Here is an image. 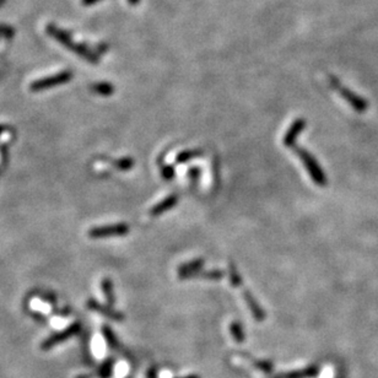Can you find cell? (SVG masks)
Masks as SVG:
<instances>
[{
    "label": "cell",
    "instance_id": "obj_1",
    "mask_svg": "<svg viewBox=\"0 0 378 378\" xmlns=\"http://www.w3.org/2000/svg\"><path fill=\"white\" fill-rule=\"evenodd\" d=\"M293 152H295V154L300 157V160L302 161L303 166L306 167L307 172L310 173L313 182L318 186H326L327 177L326 175H324L322 167L319 166L318 161H317L310 152L306 151L305 149H302V147L300 146H293Z\"/></svg>",
    "mask_w": 378,
    "mask_h": 378
},
{
    "label": "cell",
    "instance_id": "obj_2",
    "mask_svg": "<svg viewBox=\"0 0 378 378\" xmlns=\"http://www.w3.org/2000/svg\"><path fill=\"white\" fill-rule=\"evenodd\" d=\"M79 331H80V324L79 323L71 324V326H69L68 328L65 329V331H60V333L54 334V335H52V336H49L48 339H46V340L43 341L42 344H41V349H42L43 351H47V350L52 349V347L57 345V344L62 343V341L68 340L69 338H71L73 335L78 334Z\"/></svg>",
    "mask_w": 378,
    "mask_h": 378
},
{
    "label": "cell",
    "instance_id": "obj_3",
    "mask_svg": "<svg viewBox=\"0 0 378 378\" xmlns=\"http://www.w3.org/2000/svg\"><path fill=\"white\" fill-rule=\"evenodd\" d=\"M329 80H331V85L333 86V89H335V90L338 91V93L340 94L341 96L344 97V98L347 99V101H349L350 103H351L352 106L355 107V108H357V109L365 108V106H366V104H365V102L362 101V99L360 98V97H357L356 94H352L351 91L347 90V89L344 88V86L341 85L340 83H339L338 79H335V78H333V76H331V79H329Z\"/></svg>",
    "mask_w": 378,
    "mask_h": 378
},
{
    "label": "cell",
    "instance_id": "obj_4",
    "mask_svg": "<svg viewBox=\"0 0 378 378\" xmlns=\"http://www.w3.org/2000/svg\"><path fill=\"white\" fill-rule=\"evenodd\" d=\"M205 260L204 259H194L190 262L185 263V264L178 267V277L181 279H190L194 278L201 269H203Z\"/></svg>",
    "mask_w": 378,
    "mask_h": 378
},
{
    "label": "cell",
    "instance_id": "obj_5",
    "mask_svg": "<svg viewBox=\"0 0 378 378\" xmlns=\"http://www.w3.org/2000/svg\"><path fill=\"white\" fill-rule=\"evenodd\" d=\"M306 127V121L303 118H298L291 124V127L288 128V130L286 132L285 137H284V145L285 146H293L296 139H297L298 135L302 133V130Z\"/></svg>",
    "mask_w": 378,
    "mask_h": 378
},
{
    "label": "cell",
    "instance_id": "obj_6",
    "mask_svg": "<svg viewBox=\"0 0 378 378\" xmlns=\"http://www.w3.org/2000/svg\"><path fill=\"white\" fill-rule=\"evenodd\" d=\"M178 203V195L177 194H171V195L166 196L163 200H161L160 203H157L154 208L150 210V215L152 216H158L165 214L166 211L171 210L176 204Z\"/></svg>",
    "mask_w": 378,
    "mask_h": 378
},
{
    "label": "cell",
    "instance_id": "obj_7",
    "mask_svg": "<svg viewBox=\"0 0 378 378\" xmlns=\"http://www.w3.org/2000/svg\"><path fill=\"white\" fill-rule=\"evenodd\" d=\"M243 297L244 301H246L247 306H248L249 311L252 312L253 317H254L255 321L258 322H263L265 319V312L262 307H260L259 303L257 302L253 295L249 291H243Z\"/></svg>",
    "mask_w": 378,
    "mask_h": 378
},
{
    "label": "cell",
    "instance_id": "obj_8",
    "mask_svg": "<svg viewBox=\"0 0 378 378\" xmlns=\"http://www.w3.org/2000/svg\"><path fill=\"white\" fill-rule=\"evenodd\" d=\"M129 231V227L126 224H118V225H112V226H106L101 227V229H97L94 232V236H113V235H126Z\"/></svg>",
    "mask_w": 378,
    "mask_h": 378
},
{
    "label": "cell",
    "instance_id": "obj_9",
    "mask_svg": "<svg viewBox=\"0 0 378 378\" xmlns=\"http://www.w3.org/2000/svg\"><path fill=\"white\" fill-rule=\"evenodd\" d=\"M319 369L317 366H311L308 369L301 370V371H292L288 374L278 375L274 378H313L318 375Z\"/></svg>",
    "mask_w": 378,
    "mask_h": 378
},
{
    "label": "cell",
    "instance_id": "obj_10",
    "mask_svg": "<svg viewBox=\"0 0 378 378\" xmlns=\"http://www.w3.org/2000/svg\"><path fill=\"white\" fill-rule=\"evenodd\" d=\"M89 307H90L91 310L96 311V312L102 313V315L106 316L107 318H111V319H113V321H118V322L123 321V315L116 312V311H113L112 308L106 307V306L98 305L96 301H90V302H89Z\"/></svg>",
    "mask_w": 378,
    "mask_h": 378
},
{
    "label": "cell",
    "instance_id": "obj_11",
    "mask_svg": "<svg viewBox=\"0 0 378 378\" xmlns=\"http://www.w3.org/2000/svg\"><path fill=\"white\" fill-rule=\"evenodd\" d=\"M203 155H204L203 150H199V149L186 150V151H182L181 154L177 155V157H176V162L186 163V162H189L190 160H193V158L203 156Z\"/></svg>",
    "mask_w": 378,
    "mask_h": 378
},
{
    "label": "cell",
    "instance_id": "obj_12",
    "mask_svg": "<svg viewBox=\"0 0 378 378\" xmlns=\"http://www.w3.org/2000/svg\"><path fill=\"white\" fill-rule=\"evenodd\" d=\"M225 277V273L220 269L214 270H203L201 269L198 274L194 278H199V279H206V280H221Z\"/></svg>",
    "mask_w": 378,
    "mask_h": 378
},
{
    "label": "cell",
    "instance_id": "obj_13",
    "mask_svg": "<svg viewBox=\"0 0 378 378\" xmlns=\"http://www.w3.org/2000/svg\"><path fill=\"white\" fill-rule=\"evenodd\" d=\"M102 333H103L104 339H106V341L108 343V345L111 349H116V350L119 349V343L116 338V334L113 333V331H112L108 326H103V328H102Z\"/></svg>",
    "mask_w": 378,
    "mask_h": 378
},
{
    "label": "cell",
    "instance_id": "obj_14",
    "mask_svg": "<svg viewBox=\"0 0 378 378\" xmlns=\"http://www.w3.org/2000/svg\"><path fill=\"white\" fill-rule=\"evenodd\" d=\"M230 331H231L232 336H234L235 340L237 343H243L244 341V331L243 327L238 322H234V323L230 324Z\"/></svg>",
    "mask_w": 378,
    "mask_h": 378
},
{
    "label": "cell",
    "instance_id": "obj_15",
    "mask_svg": "<svg viewBox=\"0 0 378 378\" xmlns=\"http://www.w3.org/2000/svg\"><path fill=\"white\" fill-rule=\"evenodd\" d=\"M229 277H230V283H231L234 286H236V287L242 286V284H243L241 274L238 273V270H237L236 265H235L234 263H230L229 264Z\"/></svg>",
    "mask_w": 378,
    "mask_h": 378
},
{
    "label": "cell",
    "instance_id": "obj_16",
    "mask_svg": "<svg viewBox=\"0 0 378 378\" xmlns=\"http://www.w3.org/2000/svg\"><path fill=\"white\" fill-rule=\"evenodd\" d=\"M113 364H114L113 360L108 359L101 365L99 371H98L99 378H111L112 374H113Z\"/></svg>",
    "mask_w": 378,
    "mask_h": 378
},
{
    "label": "cell",
    "instance_id": "obj_17",
    "mask_svg": "<svg viewBox=\"0 0 378 378\" xmlns=\"http://www.w3.org/2000/svg\"><path fill=\"white\" fill-rule=\"evenodd\" d=\"M66 79V75L65 74H59V75L57 76H50V78L46 79V80H41L40 83L37 84V85L35 86V88H43V86H49V85H55V84L58 83H62V80H65Z\"/></svg>",
    "mask_w": 378,
    "mask_h": 378
},
{
    "label": "cell",
    "instance_id": "obj_18",
    "mask_svg": "<svg viewBox=\"0 0 378 378\" xmlns=\"http://www.w3.org/2000/svg\"><path fill=\"white\" fill-rule=\"evenodd\" d=\"M102 288H103V292L106 295L107 301H108L109 305H113L116 298H114V292H113V285L109 280H104L103 284H102Z\"/></svg>",
    "mask_w": 378,
    "mask_h": 378
},
{
    "label": "cell",
    "instance_id": "obj_19",
    "mask_svg": "<svg viewBox=\"0 0 378 378\" xmlns=\"http://www.w3.org/2000/svg\"><path fill=\"white\" fill-rule=\"evenodd\" d=\"M12 36H14V30L11 27L5 24H0V41H10Z\"/></svg>",
    "mask_w": 378,
    "mask_h": 378
},
{
    "label": "cell",
    "instance_id": "obj_20",
    "mask_svg": "<svg viewBox=\"0 0 378 378\" xmlns=\"http://www.w3.org/2000/svg\"><path fill=\"white\" fill-rule=\"evenodd\" d=\"M160 173L166 181H171L175 177V167L172 165H163L161 166Z\"/></svg>",
    "mask_w": 378,
    "mask_h": 378
},
{
    "label": "cell",
    "instance_id": "obj_21",
    "mask_svg": "<svg viewBox=\"0 0 378 378\" xmlns=\"http://www.w3.org/2000/svg\"><path fill=\"white\" fill-rule=\"evenodd\" d=\"M255 367H258V369L262 370V371L267 372V374H269V372L273 371V365H272V362H269V361L255 362Z\"/></svg>",
    "mask_w": 378,
    "mask_h": 378
},
{
    "label": "cell",
    "instance_id": "obj_22",
    "mask_svg": "<svg viewBox=\"0 0 378 378\" xmlns=\"http://www.w3.org/2000/svg\"><path fill=\"white\" fill-rule=\"evenodd\" d=\"M188 176H189V178H190L191 182H193V183H196V182H198L199 177H200V170H199L198 167L189 168V171H188Z\"/></svg>",
    "mask_w": 378,
    "mask_h": 378
},
{
    "label": "cell",
    "instance_id": "obj_23",
    "mask_svg": "<svg viewBox=\"0 0 378 378\" xmlns=\"http://www.w3.org/2000/svg\"><path fill=\"white\" fill-rule=\"evenodd\" d=\"M101 0H80V4L84 5V6H91V5L97 4Z\"/></svg>",
    "mask_w": 378,
    "mask_h": 378
},
{
    "label": "cell",
    "instance_id": "obj_24",
    "mask_svg": "<svg viewBox=\"0 0 378 378\" xmlns=\"http://www.w3.org/2000/svg\"><path fill=\"white\" fill-rule=\"evenodd\" d=\"M149 378H156V377H155V371H154V370H151V371L149 372ZM183 378H199V377L195 376V375H190V376L183 377Z\"/></svg>",
    "mask_w": 378,
    "mask_h": 378
},
{
    "label": "cell",
    "instance_id": "obj_25",
    "mask_svg": "<svg viewBox=\"0 0 378 378\" xmlns=\"http://www.w3.org/2000/svg\"><path fill=\"white\" fill-rule=\"evenodd\" d=\"M128 1H129V4H130V5H133V6H135V5L139 4L140 0H128Z\"/></svg>",
    "mask_w": 378,
    "mask_h": 378
},
{
    "label": "cell",
    "instance_id": "obj_26",
    "mask_svg": "<svg viewBox=\"0 0 378 378\" xmlns=\"http://www.w3.org/2000/svg\"><path fill=\"white\" fill-rule=\"evenodd\" d=\"M2 1H4V0H0V4H1V2H2Z\"/></svg>",
    "mask_w": 378,
    "mask_h": 378
}]
</instances>
